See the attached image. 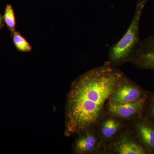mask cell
I'll use <instances>...</instances> for the list:
<instances>
[{
	"label": "cell",
	"instance_id": "2",
	"mask_svg": "<svg viewBox=\"0 0 154 154\" xmlns=\"http://www.w3.org/2000/svg\"><path fill=\"white\" fill-rule=\"evenodd\" d=\"M149 0H138L129 27L121 39L109 48L108 62L117 67L130 62L141 42L139 28L140 20L146 4Z\"/></svg>",
	"mask_w": 154,
	"mask_h": 154
},
{
	"label": "cell",
	"instance_id": "13",
	"mask_svg": "<svg viewBox=\"0 0 154 154\" xmlns=\"http://www.w3.org/2000/svg\"><path fill=\"white\" fill-rule=\"evenodd\" d=\"M3 22H4L3 16L2 15V14H0V29L2 28L3 26H4Z\"/></svg>",
	"mask_w": 154,
	"mask_h": 154
},
{
	"label": "cell",
	"instance_id": "9",
	"mask_svg": "<svg viewBox=\"0 0 154 154\" xmlns=\"http://www.w3.org/2000/svg\"><path fill=\"white\" fill-rule=\"evenodd\" d=\"M128 122L107 113H104L95 125L103 145L113 138Z\"/></svg>",
	"mask_w": 154,
	"mask_h": 154
},
{
	"label": "cell",
	"instance_id": "11",
	"mask_svg": "<svg viewBox=\"0 0 154 154\" xmlns=\"http://www.w3.org/2000/svg\"><path fill=\"white\" fill-rule=\"evenodd\" d=\"M13 38L14 45L19 51L29 52L32 51V46L19 31L13 33Z\"/></svg>",
	"mask_w": 154,
	"mask_h": 154
},
{
	"label": "cell",
	"instance_id": "4",
	"mask_svg": "<svg viewBox=\"0 0 154 154\" xmlns=\"http://www.w3.org/2000/svg\"><path fill=\"white\" fill-rule=\"evenodd\" d=\"M74 136V154H102L103 143L95 125L83 130Z\"/></svg>",
	"mask_w": 154,
	"mask_h": 154
},
{
	"label": "cell",
	"instance_id": "10",
	"mask_svg": "<svg viewBox=\"0 0 154 154\" xmlns=\"http://www.w3.org/2000/svg\"><path fill=\"white\" fill-rule=\"evenodd\" d=\"M143 116L154 124V92L146 91Z\"/></svg>",
	"mask_w": 154,
	"mask_h": 154
},
{
	"label": "cell",
	"instance_id": "1",
	"mask_svg": "<svg viewBox=\"0 0 154 154\" xmlns=\"http://www.w3.org/2000/svg\"><path fill=\"white\" fill-rule=\"evenodd\" d=\"M125 75L107 61L73 82L66 102V136L96 125L105 113L107 101Z\"/></svg>",
	"mask_w": 154,
	"mask_h": 154
},
{
	"label": "cell",
	"instance_id": "12",
	"mask_svg": "<svg viewBox=\"0 0 154 154\" xmlns=\"http://www.w3.org/2000/svg\"><path fill=\"white\" fill-rule=\"evenodd\" d=\"M4 22L12 34L16 31V21L14 10L12 6L7 5L3 16Z\"/></svg>",
	"mask_w": 154,
	"mask_h": 154
},
{
	"label": "cell",
	"instance_id": "3",
	"mask_svg": "<svg viewBox=\"0 0 154 154\" xmlns=\"http://www.w3.org/2000/svg\"><path fill=\"white\" fill-rule=\"evenodd\" d=\"M102 154H148L136 137L129 124L103 145Z\"/></svg>",
	"mask_w": 154,
	"mask_h": 154
},
{
	"label": "cell",
	"instance_id": "8",
	"mask_svg": "<svg viewBox=\"0 0 154 154\" xmlns=\"http://www.w3.org/2000/svg\"><path fill=\"white\" fill-rule=\"evenodd\" d=\"M130 62L137 68L154 70V35L141 41Z\"/></svg>",
	"mask_w": 154,
	"mask_h": 154
},
{
	"label": "cell",
	"instance_id": "6",
	"mask_svg": "<svg viewBox=\"0 0 154 154\" xmlns=\"http://www.w3.org/2000/svg\"><path fill=\"white\" fill-rule=\"evenodd\" d=\"M144 102L145 98L137 102L129 103L112 104L107 102L105 113L124 121H131L143 116Z\"/></svg>",
	"mask_w": 154,
	"mask_h": 154
},
{
	"label": "cell",
	"instance_id": "7",
	"mask_svg": "<svg viewBox=\"0 0 154 154\" xmlns=\"http://www.w3.org/2000/svg\"><path fill=\"white\" fill-rule=\"evenodd\" d=\"M136 137L148 154H154V124L144 116L128 122Z\"/></svg>",
	"mask_w": 154,
	"mask_h": 154
},
{
	"label": "cell",
	"instance_id": "5",
	"mask_svg": "<svg viewBox=\"0 0 154 154\" xmlns=\"http://www.w3.org/2000/svg\"><path fill=\"white\" fill-rule=\"evenodd\" d=\"M146 92L141 86L125 75L107 102L119 104L137 102L144 99Z\"/></svg>",
	"mask_w": 154,
	"mask_h": 154
}]
</instances>
